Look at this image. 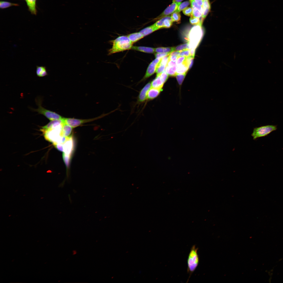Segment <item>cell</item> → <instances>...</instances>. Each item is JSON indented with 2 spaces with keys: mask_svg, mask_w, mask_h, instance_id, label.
<instances>
[{
  "mask_svg": "<svg viewBox=\"0 0 283 283\" xmlns=\"http://www.w3.org/2000/svg\"><path fill=\"white\" fill-rule=\"evenodd\" d=\"M189 69L188 66L184 61L182 64L177 65L176 70V74L186 73Z\"/></svg>",
  "mask_w": 283,
  "mask_h": 283,
  "instance_id": "obj_22",
  "label": "cell"
},
{
  "mask_svg": "<svg viewBox=\"0 0 283 283\" xmlns=\"http://www.w3.org/2000/svg\"><path fill=\"white\" fill-rule=\"evenodd\" d=\"M203 12L202 19L203 21L209 13L211 8L209 0H203L202 6Z\"/></svg>",
  "mask_w": 283,
  "mask_h": 283,
  "instance_id": "obj_17",
  "label": "cell"
},
{
  "mask_svg": "<svg viewBox=\"0 0 283 283\" xmlns=\"http://www.w3.org/2000/svg\"><path fill=\"white\" fill-rule=\"evenodd\" d=\"M177 66V64L172 67L166 66L165 70L168 75L172 76H175L176 75Z\"/></svg>",
  "mask_w": 283,
  "mask_h": 283,
  "instance_id": "obj_25",
  "label": "cell"
},
{
  "mask_svg": "<svg viewBox=\"0 0 283 283\" xmlns=\"http://www.w3.org/2000/svg\"><path fill=\"white\" fill-rule=\"evenodd\" d=\"M186 73L177 74L176 76L178 84L181 85L186 76Z\"/></svg>",
  "mask_w": 283,
  "mask_h": 283,
  "instance_id": "obj_35",
  "label": "cell"
},
{
  "mask_svg": "<svg viewBox=\"0 0 283 283\" xmlns=\"http://www.w3.org/2000/svg\"><path fill=\"white\" fill-rule=\"evenodd\" d=\"M161 90L162 89L151 87L147 92V99L151 100L155 98L158 96Z\"/></svg>",
  "mask_w": 283,
  "mask_h": 283,
  "instance_id": "obj_14",
  "label": "cell"
},
{
  "mask_svg": "<svg viewBox=\"0 0 283 283\" xmlns=\"http://www.w3.org/2000/svg\"><path fill=\"white\" fill-rule=\"evenodd\" d=\"M193 9L192 7H187L183 10V13L188 16H192Z\"/></svg>",
  "mask_w": 283,
  "mask_h": 283,
  "instance_id": "obj_34",
  "label": "cell"
},
{
  "mask_svg": "<svg viewBox=\"0 0 283 283\" xmlns=\"http://www.w3.org/2000/svg\"><path fill=\"white\" fill-rule=\"evenodd\" d=\"M166 65L161 64L160 62L158 64L156 70L157 75L161 74L165 69Z\"/></svg>",
  "mask_w": 283,
  "mask_h": 283,
  "instance_id": "obj_31",
  "label": "cell"
},
{
  "mask_svg": "<svg viewBox=\"0 0 283 283\" xmlns=\"http://www.w3.org/2000/svg\"><path fill=\"white\" fill-rule=\"evenodd\" d=\"M38 107L37 108L33 109V111L37 112L40 114L45 116L51 121L61 119L63 117L59 114L52 111L47 110L41 105V102L39 101L37 102Z\"/></svg>",
  "mask_w": 283,
  "mask_h": 283,
  "instance_id": "obj_6",
  "label": "cell"
},
{
  "mask_svg": "<svg viewBox=\"0 0 283 283\" xmlns=\"http://www.w3.org/2000/svg\"><path fill=\"white\" fill-rule=\"evenodd\" d=\"M62 156L63 160L66 167L68 168L69 166L71 156L67 155L63 152Z\"/></svg>",
  "mask_w": 283,
  "mask_h": 283,
  "instance_id": "obj_28",
  "label": "cell"
},
{
  "mask_svg": "<svg viewBox=\"0 0 283 283\" xmlns=\"http://www.w3.org/2000/svg\"><path fill=\"white\" fill-rule=\"evenodd\" d=\"M181 3L172 2V3L168 6L160 15L154 19V20H159L165 17L170 15L176 11Z\"/></svg>",
  "mask_w": 283,
  "mask_h": 283,
  "instance_id": "obj_8",
  "label": "cell"
},
{
  "mask_svg": "<svg viewBox=\"0 0 283 283\" xmlns=\"http://www.w3.org/2000/svg\"><path fill=\"white\" fill-rule=\"evenodd\" d=\"M63 145V153L67 155L71 156L74 148V141L72 136L71 135L68 137Z\"/></svg>",
  "mask_w": 283,
  "mask_h": 283,
  "instance_id": "obj_11",
  "label": "cell"
},
{
  "mask_svg": "<svg viewBox=\"0 0 283 283\" xmlns=\"http://www.w3.org/2000/svg\"><path fill=\"white\" fill-rule=\"evenodd\" d=\"M179 56H184L188 57L190 56V50L189 49H186L182 51L179 54Z\"/></svg>",
  "mask_w": 283,
  "mask_h": 283,
  "instance_id": "obj_37",
  "label": "cell"
},
{
  "mask_svg": "<svg viewBox=\"0 0 283 283\" xmlns=\"http://www.w3.org/2000/svg\"><path fill=\"white\" fill-rule=\"evenodd\" d=\"M173 22L171 16L169 15L159 19L154 24L159 29L170 28L172 26Z\"/></svg>",
  "mask_w": 283,
  "mask_h": 283,
  "instance_id": "obj_10",
  "label": "cell"
},
{
  "mask_svg": "<svg viewBox=\"0 0 283 283\" xmlns=\"http://www.w3.org/2000/svg\"><path fill=\"white\" fill-rule=\"evenodd\" d=\"M202 24L200 23L194 26L189 32L188 40L189 49H195L202 40L203 34Z\"/></svg>",
  "mask_w": 283,
  "mask_h": 283,
  "instance_id": "obj_3",
  "label": "cell"
},
{
  "mask_svg": "<svg viewBox=\"0 0 283 283\" xmlns=\"http://www.w3.org/2000/svg\"><path fill=\"white\" fill-rule=\"evenodd\" d=\"M160 75L162 80L165 83L168 79V75L165 70L161 74H160Z\"/></svg>",
  "mask_w": 283,
  "mask_h": 283,
  "instance_id": "obj_39",
  "label": "cell"
},
{
  "mask_svg": "<svg viewBox=\"0 0 283 283\" xmlns=\"http://www.w3.org/2000/svg\"><path fill=\"white\" fill-rule=\"evenodd\" d=\"M63 122V118L61 119L51 121L47 125L42 127L41 130L42 132L48 129L55 128L62 124Z\"/></svg>",
  "mask_w": 283,
  "mask_h": 283,
  "instance_id": "obj_13",
  "label": "cell"
},
{
  "mask_svg": "<svg viewBox=\"0 0 283 283\" xmlns=\"http://www.w3.org/2000/svg\"><path fill=\"white\" fill-rule=\"evenodd\" d=\"M18 4L11 3L5 1L0 2V8L1 9H4L13 6H18Z\"/></svg>",
  "mask_w": 283,
  "mask_h": 283,
  "instance_id": "obj_26",
  "label": "cell"
},
{
  "mask_svg": "<svg viewBox=\"0 0 283 283\" xmlns=\"http://www.w3.org/2000/svg\"><path fill=\"white\" fill-rule=\"evenodd\" d=\"M72 128L70 126L64 122V121L62 129V133L63 135L66 137L70 136Z\"/></svg>",
  "mask_w": 283,
  "mask_h": 283,
  "instance_id": "obj_20",
  "label": "cell"
},
{
  "mask_svg": "<svg viewBox=\"0 0 283 283\" xmlns=\"http://www.w3.org/2000/svg\"><path fill=\"white\" fill-rule=\"evenodd\" d=\"M171 53H157L155 55V57L156 58H162L165 56L169 55Z\"/></svg>",
  "mask_w": 283,
  "mask_h": 283,
  "instance_id": "obj_40",
  "label": "cell"
},
{
  "mask_svg": "<svg viewBox=\"0 0 283 283\" xmlns=\"http://www.w3.org/2000/svg\"><path fill=\"white\" fill-rule=\"evenodd\" d=\"M63 124L55 128L42 132L46 140L52 143L53 144L64 143L68 137L63 136L62 134Z\"/></svg>",
  "mask_w": 283,
  "mask_h": 283,
  "instance_id": "obj_1",
  "label": "cell"
},
{
  "mask_svg": "<svg viewBox=\"0 0 283 283\" xmlns=\"http://www.w3.org/2000/svg\"><path fill=\"white\" fill-rule=\"evenodd\" d=\"M176 64V61H169L166 66L168 67H172Z\"/></svg>",
  "mask_w": 283,
  "mask_h": 283,
  "instance_id": "obj_42",
  "label": "cell"
},
{
  "mask_svg": "<svg viewBox=\"0 0 283 283\" xmlns=\"http://www.w3.org/2000/svg\"><path fill=\"white\" fill-rule=\"evenodd\" d=\"M187 58V57L185 56H178L176 61V64L178 65L183 63L185 61Z\"/></svg>",
  "mask_w": 283,
  "mask_h": 283,
  "instance_id": "obj_38",
  "label": "cell"
},
{
  "mask_svg": "<svg viewBox=\"0 0 283 283\" xmlns=\"http://www.w3.org/2000/svg\"><path fill=\"white\" fill-rule=\"evenodd\" d=\"M112 42V47L108 50V55L129 50L133 46V43L126 36H120L113 40Z\"/></svg>",
  "mask_w": 283,
  "mask_h": 283,
  "instance_id": "obj_2",
  "label": "cell"
},
{
  "mask_svg": "<svg viewBox=\"0 0 283 283\" xmlns=\"http://www.w3.org/2000/svg\"><path fill=\"white\" fill-rule=\"evenodd\" d=\"M127 36L133 43L137 41L144 37L139 32L129 34Z\"/></svg>",
  "mask_w": 283,
  "mask_h": 283,
  "instance_id": "obj_21",
  "label": "cell"
},
{
  "mask_svg": "<svg viewBox=\"0 0 283 283\" xmlns=\"http://www.w3.org/2000/svg\"><path fill=\"white\" fill-rule=\"evenodd\" d=\"M53 145L59 151L63 152L64 149L63 144H54Z\"/></svg>",
  "mask_w": 283,
  "mask_h": 283,
  "instance_id": "obj_41",
  "label": "cell"
},
{
  "mask_svg": "<svg viewBox=\"0 0 283 283\" xmlns=\"http://www.w3.org/2000/svg\"><path fill=\"white\" fill-rule=\"evenodd\" d=\"M277 129L276 126L267 125L254 128L251 134L253 140L267 136Z\"/></svg>",
  "mask_w": 283,
  "mask_h": 283,
  "instance_id": "obj_5",
  "label": "cell"
},
{
  "mask_svg": "<svg viewBox=\"0 0 283 283\" xmlns=\"http://www.w3.org/2000/svg\"><path fill=\"white\" fill-rule=\"evenodd\" d=\"M189 20L190 23L193 25H197L200 23V20L199 18L191 16L189 18Z\"/></svg>",
  "mask_w": 283,
  "mask_h": 283,
  "instance_id": "obj_33",
  "label": "cell"
},
{
  "mask_svg": "<svg viewBox=\"0 0 283 283\" xmlns=\"http://www.w3.org/2000/svg\"><path fill=\"white\" fill-rule=\"evenodd\" d=\"M174 47H160L155 48L157 53H171L174 51Z\"/></svg>",
  "mask_w": 283,
  "mask_h": 283,
  "instance_id": "obj_24",
  "label": "cell"
},
{
  "mask_svg": "<svg viewBox=\"0 0 283 283\" xmlns=\"http://www.w3.org/2000/svg\"><path fill=\"white\" fill-rule=\"evenodd\" d=\"M190 50V56L194 58L195 49L192 48Z\"/></svg>",
  "mask_w": 283,
  "mask_h": 283,
  "instance_id": "obj_44",
  "label": "cell"
},
{
  "mask_svg": "<svg viewBox=\"0 0 283 283\" xmlns=\"http://www.w3.org/2000/svg\"><path fill=\"white\" fill-rule=\"evenodd\" d=\"M193 9L192 16L194 17L200 18L202 17V13L198 9L192 7Z\"/></svg>",
  "mask_w": 283,
  "mask_h": 283,
  "instance_id": "obj_32",
  "label": "cell"
},
{
  "mask_svg": "<svg viewBox=\"0 0 283 283\" xmlns=\"http://www.w3.org/2000/svg\"><path fill=\"white\" fill-rule=\"evenodd\" d=\"M151 87V83L149 82L147 83L142 89L139 93L138 98V101L139 103H142L147 99V92Z\"/></svg>",
  "mask_w": 283,
  "mask_h": 283,
  "instance_id": "obj_12",
  "label": "cell"
},
{
  "mask_svg": "<svg viewBox=\"0 0 283 283\" xmlns=\"http://www.w3.org/2000/svg\"><path fill=\"white\" fill-rule=\"evenodd\" d=\"M186 49H189L188 43L182 44L174 47V51H182Z\"/></svg>",
  "mask_w": 283,
  "mask_h": 283,
  "instance_id": "obj_29",
  "label": "cell"
},
{
  "mask_svg": "<svg viewBox=\"0 0 283 283\" xmlns=\"http://www.w3.org/2000/svg\"><path fill=\"white\" fill-rule=\"evenodd\" d=\"M191 5L192 7L196 8L203 13V9L202 7L199 5L194 0H190Z\"/></svg>",
  "mask_w": 283,
  "mask_h": 283,
  "instance_id": "obj_36",
  "label": "cell"
},
{
  "mask_svg": "<svg viewBox=\"0 0 283 283\" xmlns=\"http://www.w3.org/2000/svg\"><path fill=\"white\" fill-rule=\"evenodd\" d=\"M178 56L176 55H169L168 61H176L177 58Z\"/></svg>",
  "mask_w": 283,
  "mask_h": 283,
  "instance_id": "obj_43",
  "label": "cell"
},
{
  "mask_svg": "<svg viewBox=\"0 0 283 283\" xmlns=\"http://www.w3.org/2000/svg\"><path fill=\"white\" fill-rule=\"evenodd\" d=\"M171 17L173 22L178 23L181 20V15L180 12H175L171 14Z\"/></svg>",
  "mask_w": 283,
  "mask_h": 283,
  "instance_id": "obj_27",
  "label": "cell"
},
{
  "mask_svg": "<svg viewBox=\"0 0 283 283\" xmlns=\"http://www.w3.org/2000/svg\"><path fill=\"white\" fill-rule=\"evenodd\" d=\"M151 87H152L162 89L164 82L162 80L160 74L157 75L155 78L151 82Z\"/></svg>",
  "mask_w": 283,
  "mask_h": 283,
  "instance_id": "obj_15",
  "label": "cell"
},
{
  "mask_svg": "<svg viewBox=\"0 0 283 283\" xmlns=\"http://www.w3.org/2000/svg\"><path fill=\"white\" fill-rule=\"evenodd\" d=\"M198 248L195 245L191 248L187 260V272L190 277L197 267L199 262V258L198 253Z\"/></svg>",
  "mask_w": 283,
  "mask_h": 283,
  "instance_id": "obj_4",
  "label": "cell"
},
{
  "mask_svg": "<svg viewBox=\"0 0 283 283\" xmlns=\"http://www.w3.org/2000/svg\"><path fill=\"white\" fill-rule=\"evenodd\" d=\"M104 115H101L95 118L87 119H81L71 118H63L64 122L69 125L73 128L78 127L82 124L91 122L102 117Z\"/></svg>",
  "mask_w": 283,
  "mask_h": 283,
  "instance_id": "obj_7",
  "label": "cell"
},
{
  "mask_svg": "<svg viewBox=\"0 0 283 283\" xmlns=\"http://www.w3.org/2000/svg\"><path fill=\"white\" fill-rule=\"evenodd\" d=\"M183 0H173L172 1V2L178 3L181 2Z\"/></svg>",
  "mask_w": 283,
  "mask_h": 283,
  "instance_id": "obj_46",
  "label": "cell"
},
{
  "mask_svg": "<svg viewBox=\"0 0 283 283\" xmlns=\"http://www.w3.org/2000/svg\"><path fill=\"white\" fill-rule=\"evenodd\" d=\"M194 1L199 6L202 7L203 0H194Z\"/></svg>",
  "mask_w": 283,
  "mask_h": 283,
  "instance_id": "obj_45",
  "label": "cell"
},
{
  "mask_svg": "<svg viewBox=\"0 0 283 283\" xmlns=\"http://www.w3.org/2000/svg\"><path fill=\"white\" fill-rule=\"evenodd\" d=\"M26 3L29 11L32 15H36L37 13L36 0H24Z\"/></svg>",
  "mask_w": 283,
  "mask_h": 283,
  "instance_id": "obj_16",
  "label": "cell"
},
{
  "mask_svg": "<svg viewBox=\"0 0 283 283\" xmlns=\"http://www.w3.org/2000/svg\"><path fill=\"white\" fill-rule=\"evenodd\" d=\"M36 73L37 76L42 77L48 75L46 67L43 66H36Z\"/></svg>",
  "mask_w": 283,
  "mask_h": 283,
  "instance_id": "obj_23",
  "label": "cell"
},
{
  "mask_svg": "<svg viewBox=\"0 0 283 283\" xmlns=\"http://www.w3.org/2000/svg\"><path fill=\"white\" fill-rule=\"evenodd\" d=\"M161 58H156L150 63L148 67L146 72L143 78V80L146 79L153 75L156 72L157 66Z\"/></svg>",
  "mask_w": 283,
  "mask_h": 283,
  "instance_id": "obj_9",
  "label": "cell"
},
{
  "mask_svg": "<svg viewBox=\"0 0 283 283\" xmlns=\"http://www.w3.org/2000/svg\"><path fill=\"white\" fill-rule=\"evenodd\" d=\"M190 1H186L181 3L175 11L180 12L182 10H183L185 8L187 7L190 4Z\"/></svg>",
  "mask_w": 283,
  "mask_h": 283,
  "instance_id": "obj_30",
  "label": "cell"
},
{
  "mask_svg": "<svg viewBox=\"0 0 283 283\" xmlns=\"http://www.w3.org/2000/svg\"><path fill=\"white\" fill-rule=\"evenodd\" d=\"M131 49L145 53H153L155 52V48L143 46H132Z\"/></svg>",
  "mask_w": 283,
  "mask_h": 283,
  "instance_id": "obj_19",
  "label": "cell"
},
{
  "mask_svg": "<svg viewBox=\"0 0 283 283\" xmlns=\"http://www.w3.org/2000/svg\"><path fill=\"white\" fill-rule=\"evenodd\" d=\"M159 29L154 24L143 29L139 32L144 36Z\"/></svg>",
  "mask_w": 283,
  "mask_h": 283,
  "instance_id": "obj_18",
  "label": "cell"
}]
</instances>
